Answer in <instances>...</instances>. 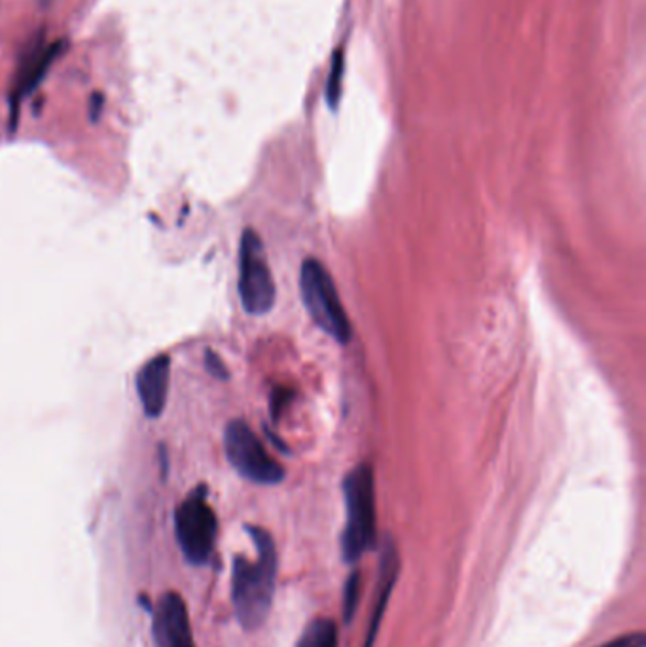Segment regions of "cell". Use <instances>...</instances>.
I'll list each match as a JSON object with an SVG mask.
<instances>
[{"mask_svg": "<svg viewBox=\"0 0 646 647\" xmlns=\"http://www.w3.org/2000/svg\"><path fill=\"white\" fill-rule=\"evenodd\" d=\"M255 541L256 559L236 557L232 570V602L243 628L255 630L270 614L276 593L277 551L273 538L260 527H247Z\"/></svg>", "mask_w": 646, "mask_h": 647, "instance_id": "obj_1", "label": "cell"}, {"mask_svg": "<svg viewBox=\"0 0 646 647\" xmlns=\"http://www.w3.org/2000/svg\"><path fill=\"white\" fill-rule=\"evenodd\" d=\"M345 521L342 554L347 562H357L376 543V483L368 464L355 467L344 481Z\"/></svg>", "mask_w": 646, "mask_h": 647, "instance_id": "obj_2", "label": "cell"}, {"mask_svg": "<svg viewBox=\"0 0 646 647\" xmlns=\"http://www.w3.org/2000/svg\"><path fill=\"white\" fill-rule=\"evenodd\" d=\"M300 290H302L303 305L310 313L311 321L331 335L337 343H349L351 322L345 313L344 305L337 295L336 284L331 273L319 260L303 261L300 273Z\"/></svg>", "mask_w": 646, "mask_h": 647, "instance_id": "obj_3", "label": "cell"}, {"mask_svg": "<svg viewBox=\"0 0 646 647\" xmlns=\"http://www.w3.org/2000/svg\"><path fill=\"white\" fill-rule=\"evenodd\" d=\"M216 532L218 521L207 500V487L200 485L175 511L176 543L184 559L194 567L207 564L215 551Z\"/></svg>", "mask_w": 646, "mask_h": 647, "instance_id": "obj_4", "label": "cell"}, {"mask_svg": "<svg viewBox=\"0 0 646 647\" xmlns=\"http://www.w3.org/2000/svg\"><path fill=\"white\" fill-rule=\"evenodd\" d=\"M239 295L245 311L255 316L270 313L276 303V281L263 242L255 229H245L239 248Z\"/></svg>", "mask_w": 646, "mask_h": 647, "instance_id": "obj_5", "label": "cell"}, {"mask_svg": "<svg viewBox=\"0 0 646 647\" xmlns=\"http://www.w3.org/2000/svg\"><path fill=\"white\" fill-rule=\"evenodd\" d=\"M224 449L229 464L245 479L256 485H277L284 479L283 466L271 459L247 422H229L224 432Z\"/></svg>", "mask_w": 646, "mask_h": 647, "instance_id": "obj_6", "label": "cell"}, {"mask_svg": "<svg viewBox=\"0 0 646 647\" xmlns=\"http://www.w3.org/2000/svg\"><path fill=\"white\" fill-rule=\"evenodd\" d=\"M152 614V636L158 647H196L189 606L181 594L169 591L160 596Z\"/></svg>", "mask_w": 646, "mask_h": 647, "instance_id": "obj_7", "label": "cell"}, {"mask_svg": "<svg viewBox=\"0 0 646 647\" xmlns=\"http://www.w3.org/2000/svg\"><path fill=\"white\" fill-rule=\"evenodd\" d=\"M63 47L65 42H46L42 39H36L29 44L28 50L21 55L15 84L12 87V99H10L12 100V118H15V110H20L21 100L44 80V76L52 67V63L60 57Z\"/></svg>", "mask_w": 646, "mask_h": 647, "instance_id": "obj_8", "label": "cell"}, {"mask_svg": "<svg viewBox=\"0 0 646 647\" xmlns=\"http://www.w3.org/2000/svg\"><path fill=\"white\" fill-rule=\"evenodd\" d=\"M171 358L160 354L142 366L137 375V395L149 419H158L168 406Z\"/></svg>", "mask_w": 646, "mask_h": 647, "instance_id": "obj_9", "label": "cell"}, {"mask_svg": "<svg viewBox=\"0 0 646 647\" xmlns=\"http://www.w3.org/2000/svg\"><path fill=\"white\" fill-rule=\"evenodd\" d=\"M398 570H400V561H398V553L391 541H387L384 546V553H381V575H379V593H377V602L374 604V615H372L370 628H368V636H366V644L364 647L374 646L376 641L377 628L381 623L389 599H391L392 587L397 583Z\"/></svg>", "mask_w": 646, "mask_h": 647, "instance_id": "obj_10", "label": "cell"}, {"mask_svg": "<svg viewBox=\"0 0 646 647\" xmlns=\"http://www.w3.org/2000/svg\"><path fill=\"white\" fill-rule=\"evenodd\" d=\"M297 647H337V627L331 619L311 621Z\"/></svg>", "mask_w": 646, "mask_h": 647, "instance_id": "obj_11", "label": "cell"}, {"mask_svg": "<svg viewBox=\"0 0 646 647\" xmlns=\"http://www.w3.org/2000/svg\"><path fill=\"white\" fill-rule=\"evenodd\" d=\"M342 76H344V55H342V52H336V54H334V60H332L329 82H326V99L331 103V107H336L337 100H340Z\"/></svg>", "mask_w": 646, "mask_h": 647, "instance_id": "obj_12", "label": "cell"}, {"mask_svg": "<svg viewBox=\"0 0 646 647\" xmlns=\"http://www.w3.org/2000/svg\"><path fill=\"white\" fill-rule=\"evenodd\" d=\"M358 596H360V575L355 572L349 580L345 581L344 589V615L345 621L349 623L357 610Z\"/></svg>", "mask_w": 646, "mask_h": 647, "instance_id": "obj_13", "label": "cell"}, {"mask_svg": "<svg viewBox=\"0 0 646 647\" xmlns=\"http://www.w3.org/2000/svg\"><path fill=\"white\" fill-rule=\"evenodd\" d=\"M203 360H205V367H207V371H209V374L213 375L215 379H229L228 367H226V364H224L223 358H220V356H218V354H216L215 351H211V348H207V351H205V358H203Z\"/></svg>", "mask_w": 646, "mask_h": 647, "instance_id": "obj_14", "label": "cell"}, {"mask_svg": "<svg viewBox=\"0 0 646 647\" xmlns=\"http://www.w3.org/2000/svg\"><path fill=\"white\" fill-rule=\"evenodd\" d=\"M601 647H645V634H627V636H622L618 640L609 641Z\"/></svg>", "mask_w": 646, "mask_h": 647, "instance_id": "obj_15", "label": "cell"}, {"mask_svg": "<svg viewBox=\"0 0 646 647\" xmlns=\"http://www.w3.org/2000/svg\"><path fill=\"white\" fill-rule=\"evenodd\" d=\"M290 396L292 395H290V390H287V388H279V390L273 392V396H271V414H273V419H277L279 413H281V409L289 403Z\"/></svg>", "mask_w": 646, "mask_h": 647, "instance_id": "obj_16", "label": "cell"}, {"mask_svg": "<svg viewBox=\"0 0 646 647\" xmlns=\"http://www.w3.org/2000/svg\"><path fill=\"white\" fill-rule=\"evenodd\" d=\"M160 456H162V474L163 479L168 477V453H165V447L160 449Z\"/></svg>", "mask_w": 646, "mask_h": 647, "instance_id": "obj_17", "label": "cell"}]
</instances>
